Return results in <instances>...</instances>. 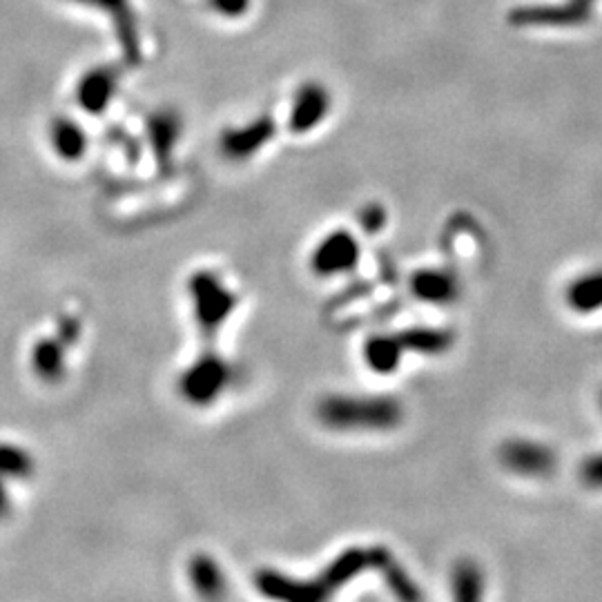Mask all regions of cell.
Listing matches in <instances>:
<instances>
[{
	"instance_id": "obj_21",
	"label": "cell",
	"mask_w": 602,
	"mask_h": 602,
	"mask_svg": "<svg viewBox=\"0 0 602 602\" xmlns=\"http://www.w3.org/2000/svg\"><path fill=\"white\" fill-rule=\"evenodd\" d=\"M575 3H580V6H587V8H589V6H591V0H575Z\"/></svg>"
},
{
	"instance_id": "obj_5",
	"label": "cell",
	"mask_w": 602,
	"mask_h": 602,
	"mask_svg": "<svg viewBox=\"0 0 602 602\" xmlns=\"http://www.w3.org/2000/svg\"><path fill=\"white\" fill-rule=\"evenodd\" d=\"M118 85V72L110 65L90 70L79 87H76V101L79 105L90 114H101L112 103Z\"/></svg>"
},
{
	"instance_id": "obj_12",
	"label": "cell",
	"mask_w": 602,
	"mask_h": 602,
	"mask_svg": "<svg viewBox=\"0 0 602 602\" xmlns=\"http://www.w3.org/2000/svg\"><path fill=\"white\" fill-rule=\"evenodd\" d=\"M32 366L39 377L54 382L63 373V344L59 340H41L32 351Z\"/></svg>"
},
{
	"instance_id": "obj_15",
	"label": "cell",
	"mask_w": 602,
	"mask_h": 602,
	"mask_svg": "<svg viewBox=\"0 0 602 602\" xmlns=\"http://www.w3.org/2000/svg\"><path fill=\"white\" fill-rule=\"evenodd\" d=\"M580 480L589 489H602V454L589 456L580 467Z\"/></svg>"
},
{
	"instance_id": "obj_11",
	"label": "cell",
	"mask_w": 602,
	"mask_h": 602,
	"mask_svg": "<svg viewBox=\"0 0 602 602\" xmlns=\"http://www.w3.org/2000/svg\"><path fill=\"white\" fill-rule=\"evenodd\" d=\"M413 292L433 304H446L458 297V279L444 270H419L411 281Z\"/></svg>"
},
{
	"instance_id": "obj_8",
	"label": "cell",
	"mask_w": 602,
	"mask_h": 602,
	"mask_svg": "<svg viewBox=\"0 0 602 602\" xmlns=\"http://www.w3.org/2000/svg\"><path fill=\"white\" fill-rule=\"evenodd\" d=\"M147 132H149V143H153V149H155V157L159 162L162 168H168L170 166V157H173V149L179 141V134H181V118L177 112H157L149 116L147 121Z\"/></svg>"
},
{
	"instance_id": "obj_19",
	"label": "cell",
	"mask_w": 602,
	"mask_h": 602,
	"mask_svg": "<svg viewBox=\"0 0 602 602\" xmlns=\"http://www.w3.org/2000/svg\"><path fill=\"white\" fill-rule=\"evenodd\" d=\"M10 494H8V487H6V478L0 476V518H6L10 513Z\"/></svg>"
},
{
	"instance_id": "obj_17",
	"label": "cell",
	"mask_w": 602,
	"mask_h": 602,
	"mask_svg": "<svg viewBox=\"0 0 602 602\" xmlns=\"http://www.w3.org/2000/svg\"><path fill=\"white\" fill-rule=\"evenodd\" d=\"M210 8L226 19H239L248 12L250 0H210Z\"/></svg>"
},
{
	"instance_id": "obj_4",
	"label": "cell",
	"mask_w": 602,
	"mask_h": 602,
	"mask_svg": "<svg viewBox=\"0 0 602 602\" xmlns=\"http://www.w3.org/2000/svg\"><path fill=\"white\" fill-rule=\"evenodd\" d=\"M360 257V246L351 232L338 230L329 235L320 248L315 250L313 266L320 274H335V272H346L357 263Z\"/></svg>"
},
{
	"instance_id": "obj_14",
	"label": "cell",
	"mask_w": 602,
	"mask_h": 602,
	"mask_svg": "<svg viewBox=\"0 0 602 602\" xmlns=\"http://www.w3.org/2000/svg\"><path fill=\"white\" fill-rule=\"evenodd\" d=\"M456 602H482V573L471 562L456 571Z\"/></svg>"
},
{
	"instance_id": "obj_6",
	"label": "cell",
	"mask_w": 602,
	"mask_h": 602,
	"mask_svg": "<svg viewBox=\"0 0 602 602\" xmlns=\"http://www.w3.org/2000/svg\"><path fill=\"white\" fill-rule=\"evenodd\" d=\"M193 294L197 301V313L206 324L221 322L235 304V297L228 290H224L221 281H217L208 272L195 274Z\"/></svg>"
},
{
	"instance_id": "obj_7",
	"label": "cell",
	"mask_w": 602,
	"mask_h": 602,
	"mask_svg": "<svg viewBox=\"0 0 602 602\" xmlns=\"http://www.w3.org/2000/svg\"><path fill=\"white\" fill-rule=\"evenodd\" d=\"M591 12L587 6L569 0L567 6L558 8H520L511 12L509 21L513 25H578L589 21Z\"/></svg>"
},
{
	"instance_id": "obj_16",
	"label": "cell",
	"mask_w": 602,
	"mask_h": 602,
	"mask_svg": "<svg viewBox=\"0 0 602 602\" xmlns=\"http://www.w3.org/2000/svg\"><path fill=\"white\" fill-rule=\"evenodd\" d=\"M360 224H362V228H364L366 232H371V235L380 232V230L384 228V224H386V212H384V208L377 206V204H371V206L362 208V212H360Z\"/></svg>"
},
{
	"instance_id": "obj_2",
	"label": "cell",
	"mask_w": 602,
	"mask_h": 602,
	"mask_svg": "<svg viewBox=\"0 0 602 602\" xmlns=\"http://www.w3.org/2000/svg\"><path fill=\"white\" fill-rule=\"evenodd\" d=\"M329 112H331L329 90L320 83H307L294 94L288 125L294 134H304L315 129L326 118Z\"/></svg>"
},
{
	"instance_id": "obj_13",
	"label": "cell",
	"mask_w": 602,
	"mask_h": 602,
	"mask_svg": "<svg viewBox=\"0 0 602 602\" xmlns=\"http://www.w3.org/2000/svg\"><path fill=\"white\" fill-rule=\"evenodd\" d=\"M32 471H34V460L25 448L10 442H0V476L21 480V478H30Z\"/></svg>"
},
{
	"instance_id": "obj_10",
	"label": "cell",
	"mask_w": 602,
	"mask_h": 602,
	"mask_svg": "<svg viewBox=\"0 0 602 602\" xmlns=\"http://www.w3.org/2000/svg\"><path fill=\"white\" fill-rule=\"evenodd\" d=\"M50 141L54 153L63 159V162H79L83 159L85 149H87V136L83 132V127L65 116H59L52 121L50 127Z\"/></svg>"
},
{
	"instance_id": "obj_3",
	"label": "cell",
	"mask_w": 602,
	"mask_h": 602,
	"mask_svg": "<svg viewBox=\"0 0 602 602\" xmlns=\"http://www.w3.org/2000/svg\"><path fill=\"white\" fill-rule=\"evenodd\" d=\"M274 136V121L270 116H259L257 121L228 129L221 136V153L232 162H243L257 155L259 149Z\"/></svg>"
},
{
	"instance_id": "obj_9",
	"label": "cell",
	"mask_w": 602,
	"mask_h": 602,
	"mask_svg": "<svg viewBox=\"0 0 602 602\" xmlns=\"http://www.w3.org/2000/svg\"><path fill=\"white\" fill-rule=\"evenodd\" d=\"M567 307L578 315H591L602 311V268L591 270L567 286Z\"/></svg>"
},
{
	"instance_id": "obj_18",
	"label": "cell",
	"mask_w": 602,
	"mask_h": 602,
	"mask_svg": "<svg viewBox=\"0 0 602 602\" xmlns=\"http://www.w3.org/2000/svg\"><path fill=\"white\" fill-rule=\"evenodd\" d=\"M79 338V322L72 318H63L59 322V342H74Z\"/></svg>"
},
{
	"instance_id": "obj_1",
	"label": "cell",
	"mask_w": 602,
	"mask_h": 602,
	"mask_svg": "<svg viewBox=\"0 0 602 602\" xmlns=\"http://www.w3.org/2000/svg\"><path fill=\"white\" fill-rule=\"evenodd\" d=\"M500 460L516 476L531 478V480L551 478L558 469L556 450L533 439H509L500 448Z\"/></svg>"
},
{
	"instance_id": "obj_20",
	"label": "cell",
	"mask_w": 602,
	"mask_h": 602,
	"mask_svg": "<svg viewBox=\"0 0 602 602\" xmlns=\"http://www.w3.org/2000/svg\"><path fill=\"white\" fill-rule=\"evenodd\" d=\"M74 3H81V6H90V8H96V0H74Z\"/></svg>"
}]
</instances>
